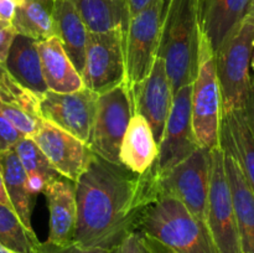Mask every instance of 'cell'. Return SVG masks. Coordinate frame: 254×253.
<instances>
[{
  "instance_id": "1",
  "label": "cell",
  "mask_w": 254,
  "mask_h": 253,
  "mask_svg": "<svg viewBox=\"0 0 254 253\" xmlns=\"http://www.w3.org/2000/svg\"><path fill=\"white\" fill-rule=\"evenodd\" d=\"M77 222L73 243L113 253L136 232L144 210L155 201L149 170L136 174L93 153L74 183Z\"/></svg>"
},
{
  "instance_id": "2",
  "label": "cell",
  "mask_w": 254,
  "mask_h": 253,
  "mask_svg": "<svg viewBox=\"0 0 254 253\" xmlns=\"http://www.w3.org/2000/svg\"><path fill=\"white\" fill-rule=\"evenodd\" d=\"M201 39L200 0H168L156 57L165 62L173 94L195 79Z\"/></svg>"
},
{
  "instance_id": "3",
  "label": "cell",
  "mask_w": 254,
  "mask_h": 253,
  "mask_svg": "<svg viewBox=\"0 0 254 253\" xmlns=\"http://www.w3.org/2000/svg\"><path fill=\"white\" fill-rule=\"evenodd\" d=\"M138 232L146 233L178 253H218L207 223L193 217L171 197H159L144 210Z\"/></svg>"
},
{
  "instance_id": "4",
  "label": "cell",
  "mask_w": 254,
  "mask_h": 253,
  "mask_svg": "<svg viewBox=\"0 0 254 253\" xmlns=\"http://www.w3.org/2000/svg\"><path fill=\"white\" fill-rule=\"evenodd\" d=\"M253 46L254 17L246 16L213 55L222 113L246 108L252 77Z\"/></svg>"
},
{
  "instance_id": "5",
  "label": "cell",
  "mask_w": 254,
  "mask_h": 253,
  "mask_svg": "<svg viewBox=\"0 0 254 253\" xmlns=\"http://www.w3.org/2000/svg\"><path fill=\"white\" fill-rule=\"evenodd\" d=\"M211 149H196L189 158L154 181L155 200L171 197L183 203L197 220L206 222Z\"/></svg>"
},
{
  "instance_id": "6",
  "label": "cell",
  "mask_w": 254,
  "mask_h": 253,
  "mask_svg": "<svg viewBox=\"0 0 254 253\" xmlns=\"http://www.w3.org/2000/svg\"><path fill=\"white\" fill-rule=\"evenodd\" d=\"M221 116V94L213 52L202 37L197 74L191 92V121L198 145L207 149L220 145Z\"/></svg>"
},
{
  "instance_id": "7",
  "label": "cell",
  "mask_w": 254,
  "mask_h": 253,
  "mask_svg": "<svg viewBox=\"0 0 254 253\" xmlns=\"http://www.w3.org/2000/svg\"><path fill=\"white\" fill-rule=\"evenodd\" d=\"M168 0H154L130 17L126 34L124 59L129 91L148 77L158 56L161 25Z\"/></svg>"
},
{
  "instance_id": "8",
  "label": "cell",
  "mask_w": 254,
  "mask_h": 253,
  "mask_svg": "<svg viewBox=\"0 0 254 253\" xmlns=\"http://www.w3.org/2000/svg\"><path fill=\"white\" fill-rule=\"evenodd\" d=\"M210 156L206 223L218 253H243L222 148L218 145L211 149Z\"/></svg>"
},
{
  "instance_id": "9",
  "label": "cell",
  "mask_w": 254,
  "mask_h": 253,
  "mask_svg": "<svg viewBox=\"0 0 254 253\" xmlns=\"http://www.w3.org/2000/svg\"><path fill=\"white\" fill-rule=\"evenodd\" d=\"M131 93L126 83L98 94L88 146L94 154L114 164L121 163V146L133 117Z\"/></svg>"
},
{
  "instance_id": "10",
  "label": "cell",
  "mask_w": 254,
  "mask_h": 253,
  "mask_svg": "<svg viewBox=\"0 0 254 253\" xmlns=\"http://www.w3.org/2000/svg\"><path fill=\"white\" fill-rule=\"evenodd\" d=\"M126 34L122 29L88 32L81 73L84 87L102 94L126 82Z\"/></svg>"
},
{
  "instance_id": "11",
  "label": "cell",
  "mask_w": 254,
  "mask_h": 253,
  "mask_svg": "<svg viewBox=\"0 0 254 253\" xmlns=\"http://www.w3.org/2000/svg\"><path fill=\"white\" fill-rule=\"evenodd\" d=\"M191 92L192 83L185 84L174 94L170 116L159 144L158 156L149 169L153 181L165 175L200 148L191 121Z\"/></svg>"
},
{
  "instance_id": "12",
  "label": "cell",
  "mask_w": 254,
  "mask_h": 253,
  "mask_svg": "<svg viewBox=\"0 0 254 253\" xmlns=\"http://www.w3.org/2000/svg\"><path fill=\"white\" fill-rule=\"evenodd\" d=\"M98 94L83 87L72 93L47 91L39 99L42 121L59 126L88 145Z\"/></svg>"
},
{
  "instance_id": "13",
  "label": "cell",
  "mask_w": 254,
  "mask_h": 253,
  "mask_svg": "<svg viewBox=\"0 0 254 253\" xmlns=\"http://www.w3.org/2000/svg\"><path fill=\"white\" fill-rule=\"evenodd\" d=\"M130 93L134 114H139L148 122L159 146L174 99L165 62L160 57H156L150 73L134 86Z\"/></svg>"
},
{
  "instance_id": "14",
  "label": "cell",
  "mask_w": 254,
  "mask_h": 253,
  "mask_svg": "<svg viewBox=\"0 0 254 253\" xmlns=\"http://www.w3.org/2000/svg\"><path fill=\"white\" fill-rule=\"evenodd\" d=\"M31 139L44 153L52 168L73 183L83 173L93 155V151L86 143L49 122H42L37 133Z\"/></svg>"
},
{
  "instance_id": "15",
  "label": "cell",
  "mask_w": 254,
  "mask_h": 253,
  "mask_svg": "<svg viewBox=\"0 0 254 253\" xmlns=\"http://www.w3.org/2000/svg\"><path fill=\"white\" fill-rule=\"evenodd\" d=\"M252 0H200L201 35L213 55L250 12Z\"/></svg>"
},
{
  "instance_id": "16",
  "label": "cell",
  "mask_w": 254,
  "mask_h": 253,
  "mask_svg": "<svg viewBox=\"0 0 254 253\" xmlns=\"http://www.w3.org/2000/svg\"><path fill=\"white\" fill-rule=\"evenodd\" d=\"M50 210V232L47 242L57 246L73 243L77 222L74 183L60 176L50 181L44 190Z\"/></svg>"
},
{
  "instance_id": "17",
  "label": "cell",
  "mask_w": 254,
  "mask_h": 253,
  "mask_svg": "<svg viewBox=\"0 0 254 253\" xmlns=\"http://www.w3.org/2000/svg\"><path fill=\"white\" fill-rule=\"evenodd\" d=\"M0 111L25 138H32L44 122L39 98L20 86L7 71L0 83Z\"/></svg>"
},
{
  "instance_id": "18",
  "label": "cell",
  "mask_w": 254,
  "mask_h": 253,
  "mask_svg": "<svg viewBox=\"0 0 254 253\" xmlns=\"http://www.w3.org/2000/svg\"><path fill=\"white\" fill-rule=\"evenodd\" d=\"M4 67L20 86L34 93L39 99L49 91L42 74L39 41L36 40L16 34Z\"/></svg>"
},
{
  "instance_id": "19",
  "label": "cell",
  "mask_w": 254,
  "mask_h": 253,
  "mask_svg": "<svg viewBox=\"0 0 254 253\" xmlns=\"http://www.w3.org/2000/svg\"><path fill=\"white\" fill-rule=\"evenodd\" d=\"M222 150L242 252L254 253V193L241 170L237 159L227 149L222 148Z\"/></svg>"
},
{
  "instance_id": "20",
  "label": "cell",
  "mask_w": 254,
  "mask_h": 253,
  "mask_svg": "<svg viewBox=\"0 0 254 253\" xmlns=\"http://www.w3.org/2000/svg\"><path fill=\"white\" fill-rule=\"evenodd\" d=\"M220 146L230 150L254 193V139L248 126L245 109L222 113Z\"/></svg>"
},
{
  "instance_id": "21",
  "label": "cell",
  "mask_w": 254,
  "mask_h": 253,
  "mask_svg": "<svg viewBox=\"0 0 254 253\" xmlns=\"http://www.w3.org/2000/svg\"><path fill=\"white\" fill-rule=\"evenodd\" d=\"M39 54L42 74L49 91L72 93L83 88L81 74L74 68L56 36L40 41Z\"/></svg>"
},
{
  "instance_id": "22",
  "label": "cell",
  "mask_w": 254,
  "mask_h": 253,
  "mask_svg": "<svg viewBox=\"0 0 254 253\" xmlns=\"http://www.w3.org/2000/svg\"><path fill=\"white\" fill-rule=\"evenodd\" d=\"M88 32L71 0H55V36L79 74L83 71Z\"/></svg>"
},
{
  "instance_id": "23",
  "label": "cell",
  "mask_w": 254,
  "mask_h": 253,
  "mask_svg": "<svg viewBox=\"0 0 254 253\" xmlns=\"http://www.w3.org/2000/svg\"><path fill=\"white\" fill-rule=\"evenodd\" d=\"M159 153L150 126L139 114H133L121 146V163L129 170L144 174L153 166Z\"/></svg>"
},
{
  "instance_id": "24",
  "label": "cell",
  "mask_w": 254,
  "mask_h": 253,
  "mask_svg": "<svg viewBox=\"0 0 254 253\" xmlns=\"http://www.w3.org/2000/svg\"><path fill=\"white\" fill-rule=\"evenodd\" d=\"M0 168L12 211L25 227L32 230L31 216L36 196L30 192L26 174L14 149L0 153Z\"/></svg>"
},
{
  "instance_id": "25",
  "label": "cell",
  "mask_w": 254,
  "mask_h": 253,
  "mask_svg": "<svg viewBox=\"0 0 254 253\" xmlns=\"http://www.w3.org/2000/svg\"><path fill=\"white\" fill-rule=\"evenodd\" d=\"M91 32L122 29L127 32L129 20L128 0H71Z\"/></svg>"
},
{
  "instance_id": "26",
  "label": "cell",
  "mask_w": 254,
  "mask_h": 253,
  "mask_svg": "<svg viewBox=\"0 0 254 253\" xmlns=\"http://www.w3.org/2000/svg\"><path fill=\"white\" fill-rule=\"evenodd\" d=\"M11 24L17 35L39 42L55 36V0H21Z\"/></svg>"
},
{
  "instance_id": "27",
  "label": "cell",
  "mask_w": 254,
  "mask_h": 253,
  "mask_svg": "<svg viewBox=\"0 0 254 253\" xmlns=\"http://www.w3.org/2000/svg\"><path fill=\"white\" fill-rule=\"evenodd\" d=\"M14 150L26 174L27 185L32 195L44 192L50 181L61 176L31 138H22L14 146Z\"/></svg>"
},
{
  "instance_id": "28",
  "label": "cell",
  "mask_w": 254,
  "mask_h": 253,
  "mask_svg": "<svg viewBox=\"0 0 254 253\" xmlns=\"http://www.w3.org/2000/svg\"><path fill=\"white\" fill-rule=\"evenodd\" d=\"M0 243L15 253H36L40 241L12 211L0 203Z\"/></svg>"
},
{
  "instance_id": "29",
  "label": "cell",
  "mask_w": 254,
  "mask_h": 253,
  "mask_svg": "<svg viewBox=\"0 0 254 253\" xmlns=\"http://www.w3.org/2000/svg\"><path fill=\"white\" fill-rule=\"evenodd\" d=\"M25 138L14 126L9 122V119L0 111V153L9 149H14V146Z\"/></svg>"
},
{
  "instance_id": "30",
  "label": "cell",
  "mask_w": 254,
  "mask_h": 253,
  "mask_svg": "<svg viewBox=\"0 0 254 253\" xmlns=\"http://www.w3.org/2000/svg\"><path fill=\"white\" fill-rule=\"evenodd\" d=\"M36 253H109L98 248H84L76 243L67 246H57L50 242H40Z\"/></svg>"
},
{
  "instance_id": "31",
  "label": "cell",
  "mask_w": 254,
  "mask_h": 253,
  "mask_svg": "<svg viewBox=\"0 0 254 253\" xmlns=\"http://www.w3.org/2000/svg\"><path fill=\"white\" fill-rule=\"evenodd\" d=\"M16 36L14 26L11 22L0 20V63L4 64L9 54L10 46Z\"/></svg>"
},
{
  "instance_id": "32",
  "label": "cell",
  "mask_w": 254,
  "mask_h": 253,
  "mask_svg": "<svg viewBox=\"0 0 254 253\" xmlns=\"http://www.w3.org/2000/svg\"><path fill=\"white\" fill-rule=\"evenodd\" d=\"M139 236V240H140L141 245H143L144 250L146 251V253H178L170 248L169 246L164 245L163 242H160L156 238L151 237V236L146 235V233H141L136 231Z\"/></svg>"
},
{
  "instance_id": "33",
  "label": "cell",
  "mask_w": 254,
  "mask_h": 253,
  "mask_svg": "<svg viewBox=\"0 0 254 253\" xmlns=\"http://www.w3.org/2000/svg\"><path fill=\"white\" fill-rule=\"evenodd\" d=\"M113 253H146L136 232L130 233Z\"/></svg>"
},
{
  "instance_id": "34",
  "label": "cell",
  "mask_w": 254,
  "mask_h": 253,
  "mask_svg": "<svg viewBox=\"0 0 254 253\" xmlns=\"http://www.w3.org/2000/svg\"><path fill=\"white\" fill-rule=\"evenodd\" d=\"M246 118H247L248 126L251 129V133H252L253 139H254V73L251 77V88H250V94H248L247 103H246Z\"/></svg>"
},
{
  "instance_id": "35",
  "label": "cell",
  "mask_w": 254,
  "mask_h": 253,
  "mask_svg": "<svg viewBox=\"0 0 254 253\" xmlns=\"http://www.w3.org/2000/svg\"><path fill=\"white\" fill-rule=\"evenodd\" d=\"M16 0H0V20L11 22L16 10Z\"/></svg>"
},
{
  "instance_id": "36",
  "label": "cell",
  "mask_w": 254,
  "mask_h": 253,
  "mask_svg": "<svg viewBox=\"0 0 254 253\" xmlns=\"http://www.w3.org/2000/svg\"><path fill=\"white\" fill-rule=\"evenodd\" d=\"M151 1H154V0H128L129 15H130V17L138 14L143 9H145Z\"/></svg>"
},
{
  "instance_id": "37",
  "label": "cell",
  "mask_w": 254,
  "mask_h": 253,
  "mask_svg": "<svg viewBox=\"0 0 254 253\" xmlns=\"http://www.w3.org/2000/svg\"><path fill=\"white\" fill-rule=\"evenodd\" d=\"M0 203H2V205H5V206H7V207L11 208V203H10L9 197H7L6 190H5L4 179H2L1 168H0Z\"/></svg>"
},
{
  "instance_id": "38",
  "label": "cell",
  "mask_w": 254,
  "mask_h": 253,
  "mask_svg": "<svg viewBox=\"0 0 254 253\" xmlns=\"http://www.w3.org/2000/svg\"><path fill=\"white\" fill-rule=\"evenodd\" d=\"M5 74H6V69H5L4 64L0 63V83L2 82V78H4Z\"/></svg>"
},
{
  "instance_id": "39",
  "label": "cell",
  "mask_w": 254,
  "mask_h": 253,
  "mask_svg": "<svg viewBox=\"0 0 254 253\" xmlns=\"http://www.w3.org/2000/svg\"><path fill=\"white\" fill-rule=\"evenodd\" d=\"M0 253H15V252H12V251L9 250V248L4 247V246L0 243Z\"/></svg>"
},
{
  "instance_id": "40",
  "label": "cell",
  "mask_w": 254,
  "mask_h": 253,
  "mask_svg": "<svg viewBox=\"0 0 254 253\" xmlns=\"http://www.w3.org/2000/svg\"><path fill=\"white\" fill-rule=\"evenodd\" d=\"M247 16L254 17V0H252V4H251V7H250V12H248Z\"/></svg>"
},
{
  "instance_id": "41",
  "label": "cell",
  "mask_w": 254,
  "mask_h": 253,
  "mask_svg": "<svg viewBox=\"0 0 254 253\" xmlns=\"http://www.w3.org/2000/svg\"><path fill=\"white\" fill-rule=\"evenodd\" d=\"M251 68L253 69L254 73V46H253V54H252V61H251Z\"/></svg>"
},
{
  "instance_id": "42",
  "label": "cell",
  "mask_w": 254,
  "mask_h": 253,
  "mask_svg": "<svg viewBox=\"0 0 254 253\" xmlns=\"http://www.w3.org/2000/svg\"><path fill=\"white\" fill-rule=\"evenodd\" d=\"M16 1H17V4H19V2H20V1H21V0H16Z\"/></svg>"
}]
</instances>
